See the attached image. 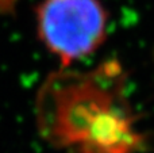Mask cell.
Returning a JSON list of instances; mask_svg holds the SVG:
<instances>
[{"mask_svg":"<svg viewBox=\"0 0 154 153\" xmlns=\"http://www.w3.org/2000/svg\"><path fill=\"white\" fill-rule=\"evenodd\" d=\"M107 16L99 0H42L38 37L64 64L95 52L106 37Z\"/></svg>","mask_w":154,"mask_h":153,"instance_id":"6da1fadb","label":"cell"}]
</instances>
